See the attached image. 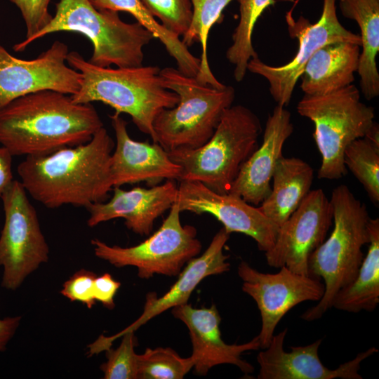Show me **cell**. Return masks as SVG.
<instances>
[{"label":"cell","instance_id":"obj_1","mask_svg":"<svg viewBox=\"0 0 379 379\" xmlns=\"http://www.w3.org/2000/svg\"><path fill=\"white\" fill-rule=\"evenodd\" d=\"M114 145L103 126L85 143L26 157L17 168L20 182L34 199L49 208L64 205L88 208L105 201L113 189Z\"/></svg>","mask_w":379,"mask_h":379},{"label":"cell","instance_id":"obj_2","mask_svg":"<svg viewBox=\"0 0 379 379\" xmlns=\"http://www.w3.org/2000/svg\"><path fill=\"white\" fill-rule=\"evenodd\" d=\"M103 127L91 103L44 90L21 96L0 109V145L13 156H41L90 140Z\"/></svg>","mask_w":379,"mask_h":379},{"label":"cell","instance_id":"obj_3","mask_svg":"<svg viewBox=\"0 0 379 379\" xmlns=\"http://www.w3.org/2000/svg\"><path fill=\"white\" fill-rule=\"evenodd\" d=\"M66 61L81 74L79 91L73 101L87 104L101 102L115 113L129 115L132 121L154 142L153 121L164 109L178 102V95L166 88L157 66L112 68L100 67L86 60L77 51L69 52Z\"/></svg>","mask_w":379,"mask_h":379},{"label":"cell","instance_id":"obj_4","mask_svg":"<svg viewBox=\"0 0 379 379\" xmlns=\"http://www.w3.org/2000/svg\"><path fill=\"white\" fill-rule=\"evenodd\" d=\"M333 228L331 235L310 255L309 275L324 281V293L314 306L301 314L307 321L320 319L330 308L338 292L356 277L370 241V217L366 205L350 188L335 187L330 199Z\"/></svg>","mask_w":379,"mask_h":379},{"label":"cell","instance_id":"obj_5","mask_svg":"<svg viewBox=\"0 0 379 379\" xmlns=\"http://www.w3.org/2000/svg\"><path fill=\"white\" fill-rule=\"evenodd\" d=\"M58 32L87 37L93 45L88 61L100 67L142 65L143 48L154 38L138 22H125L118 12L98 9L89 0H58L49 22L31 38L16 44L13 50L22 51L35 40Z\"/></svg>","mask_w":379,"mask_h":379},{"label":"cell","instance_id":"obj_6","mask_svg":"<svg viewBox=\"0 0 379 379\" xmlns=\"http://www.w3.org/2000/svg\"><path fill=\"white\" fill-rule=\"evenodd\" d=\"M159 74L164 86L178 95V102L156 116L154 142L168 152L204 145L213 135L225 110L232 106L234 88L204 84L173 67L160 69Z\"/></svg>","mask_w":379,"mask_h":379},{"label":"cell","instance_id":"obj_7","mask_svg":"<svg viewBox=\"0 0 379 379\" xmlns=\"http://www.w3.org/2000/svg\"><path fill=\"white\" fill-rule=\"evenodd\" d=\"M261 132L253 112L241 105H232L204 145L168 153L182 168L180 180L198 181L218 194H227L241 166L258 148Z\"/></svg>","mask_w":379,"mask_h":379},{"label":"cell","instance_id":"obj_8","mask_svg":"<svg viewBox=\"0 0 379 379\" xmlns=\"http://www.w3.org/2000/svg\"><path fill=\"white\" fill-rule=\"evenodd\" d=\"M297 112L314 125V138L321 155L318 178L343 177L345 149L369 131L374 123L373 107L361 101L359 89L352 84L326 95H304Z\"/></svg>","mask_w":379,"mask_h":379},{"label":"cell","instance_id":"obj_9","mask_svg":"<svg viewBox=\"0 0 379 379\" xmlns=\"http://www.w3.org/2000/svg\"><path fill=\"white\" fill-rule=\"evenodd\" d=\"M180 214L175 202L161 227L147 239L133 246H109L94 239L91 240L94 253L117 267H135L141 279H149L154 274L177 276L201 250L196 228L182 225Z\"/></svg>","mask_w":379,"mask_h":379},{"label":"cell","instance_id":"obj_10","mask_svg":"<svg viewBox=\"0 0 379 379\" xmlns=\"http://www.w3.org/2000/svg\"><path fill=\"white\" fill-rule=\"evenodd\" d=\"M1 199L5 215L0 236L1 286L14 291L48 261L49 248L37 213L20 181L14 180Z\"/></svg>","mask_w":379,"mask_h":379},{"label":"cell","instance_id":"obj_11","mask_svg":"<svg viewBox=\"0 0 379 379\" xmlns=\"http://www.w3.org/2000/svg\"><path fill=\"white\" fill-rule=\"evenodd\" d=\"M274 274L263 273L241 261L238 275L242 290L255 302L261 317L257 335L261 349L266 348L283 317L305 301H319L324 293L321 279L291 271L285 266Z\"/></svg>","mask_w":379,"mask_h":379},{"label":"cell","instance_id":"obj_12","mask_svg":"<svg viewBox=\"0 0 379 379\" xmlns=\"http://www.w3.org/2000/svg\"><path fill=\"white\" fill-rule=\"evenodd\" d=\"M68 53L65 43L55 41L37 58L23 60L0 45V109L21 96L39 91L77 93L81 74L67 64Z\"/></svg>","mask_w":379,"mask_h":379},{"label":"cell","instance_id":"obj_13","mask_svg":"<svg viewBox=\"0 0 379 379\" xmlns=\"http://www.w3.org/2000/svg\"><path fill=\"white\" fill-rule=\"evenodd\" d=\"M333 219V208L323 190H310L279 227L274 245L265 252L267 265L275 268L285 266L309 275V258L326 239Z\"/></svg>","mask_w":379,"mask_h":379},{"label":"cell","instance_id":"obj_14","mask_svg":"<svg viewBox=\"0 0 379 379\" xmlns=\"http://www.w3.org/2000/svg\"><path fill=\"white\" fill-rule=\"evenodd\" d=\"M175 203L180 213L213 215L227 233L239 232L253 239L260 251L266 252L274 244L279 227L239 196L218 194L198 181L180 180Z\"/></svg>","mask_w":379,"mask_h":379},{"label":"cell","instance_id":"obj_15","mask_svg":"<svg viewBox=\"0 0 379 379\" xmlns=\"http://www.w3.org/2000/svg\"><path fill=\"white\" fill-rule=\"evenodd\" d=\"M337 0H324L320 18L314 24H308L300 39L298 51L288 63L281 66L269 65L260 58L249 60L248 71L264 77L269 84V90L277 105L286 107L291 99L298 80L305 65L323 46L335 41H349L360 45L357 35L345 29L336 13Z\"/></svg>","mask_w":379,"mask_h":379},{"label":"cell","instance_id":"obj_16","mask_svg":"<svg viewBox=\"0 0 379 379\" xmlns=\"http://www.w3.org/2000/svg\"><path fill=\"white\" fill-rule=\"evenodd\" d=\"M224 227L213 237L207 249L199 257L190 260L178 274V280L161 297L155 293L146 296L144 310L140 317L118 333L106 337L100 335L89 345V354L93 355L111 347L112 343L126 332L133 331L152 318L177 306L188 303V300L198 284L206 277L222 274L230 270L229 256L224 253V247L230 238Z\"/></svg>","mask_w":379,"mask_h":379},{"label":"cell","instance_id":"obj_17","mask_svg":"<svg viewBox=\"0 0 379 379\" xmlns=\"http://www.w3.org/2000/svg\"><path fill=\"white\" fill-rule=\"evenodd\" d=\"M286 334L287 328H284L274 335L269 345L258 353V379H362L359 373L361 362L378 351L371 347L337 368L330 369L319 357L322 339L305 346L292 347L290 352H286L284 343Z\"/></svg>","mask_w":379,"mask_h":379},{"label":"cell","instance_id":"obj_18","mask_svg":"<svg viewBox=\"0 0 379 379\" xmlns=\"http://www.w3.org/2000/svg\"><path fill=\"white\" fill-rule=\"evenodd\" d=\"M173 315L187 327L192 344L195 372L205 375L218 365L232 364L248 374L254 367L241 358L243 353L260 349L257 336L251 341L237 345L227 344L221 337L220 316L215 305L208 308H194L187 303L172 308Z\"/></svg>","mask_w":379,"mask_h":379},{"label":"cell","instance_id":"obj_19","mask_svg":"<svg viewBox=\"0 0 379 379\" xmlns=\"http://www.w3.org/2000/svg\"><path fill=\"white\" fill-rule=\"evenodd\" d=\"M109 117L116 137L111 156L113 187L140 182L154 186L164 180H180L181 166L159 144L134 140L121 114L114 112Z\"/></svg>","mask_w":379,"mask_h":379},{"label":"cell","instance_id":"obj_20","mask_svg":"<svg viewBox=\"0 0 379 379\" xmlns=\"http://www.w3.org/2000/svg\"><path fill=\"white\" fill-rule=\"evenodd\" d=\"M108 201L92 204L88 208V226L93 227L115 218H123L126 227L140 236L149 235L154 221L175 202L178 185L175 180H166L150 188L140 187L124 190L113 187Z\"/></svg>","mask_w":379,"mask_h":379},{"label":"cell","instance_id":"obj_21","mask_svg":"<svg viewBox=\"0 0 379 379\" xmlns=\"http://www.w3.org/2000/svg\"><path fill=\"white\" fill-rule=\"evenodd\" d=\"M293 131L291 113L277 105L268 116L261 145L241 166L229 193L253 206L260 205L270 192L275 166Z\"/></svg>","mask_w":379,"mask_h":379},{"label":"cell","instance_id":"obj_22","mask_svg":"<svg viewBox=\"0 0 379 379\" xmlns=\"http://www.w3.org/2000/svg\"><path fill=\"white\" fill-rule=\"evenodd\" d=\"M360 48L353 42L335 41L317 51L300 77L305 95H326L352 84L359 67Z\"/></svg>","mask_w":379,"mask_h":379},{"label":"cell","instance_id":"obj_23","mask_svg":"<svg viewBox=\"0 0 379 379\" xmlns=\"http://www.w3.org/2000/svg\"><path fill=\"white\" fill-rule=\"evenodd\" d=\"M313 179L314 171L309 164L299 158L282 156L273 172L270 192L259 209L280 227L310 192Z\"/></svg>","mask_w":379,"mask_h":379},{"label":"cell","instance_id":"obj_24","mask_svg":"<svg viewBox=\"0 0 379 379\" xmlns=\"http://www.w3.org/2000/svg\"><path fill=\"white\" fill-rule=\"evenodd\" d=\"M343 16L354 20L360 29L361 48L357 73L365 98L379 95V72L376 56L379 52V0H340Z\"/></svg>","mask_w":379,"mask_h":379},{"label":"cell","instance_id":"obj_25","mask_svg":"<svg viewBox=\"0 0 379 379\" xmlns=\"http://www.w3.org/2000/svg\"><path fill=\"white\" fill-rule=\"evenodd\" d=\"M370 241L367 253L354 280L335 295L332 307L357 313L372 312L379 303V219L368 222Z\"/></svg>","mask_w":379,"mask_h":379},{"label":"cell","instance_id":"obj_26","mask_svg":"<svg viewBox=\"0 0 379 379\" xmlns=\"http://www.w3.org/2000/svg\"><path fill=\"white\" fill-rule=\"evenodd\" d=\"M96 8L125 11L132 15L142 27L149 31L164 46L176 61L178 69L189 76L196 77L200 59L193 55L178 36L166 29L149 12L140 0H89Z\"/></svg>","mask_w":379,"mask_h":379},{"label":"cell","instance_id":"obj_27","mask_svg":"<svg viewBox=\"0 0 379 379\" xmlns=\"http://www.w3.org/2000/svg\"><path fill=\"white\" fill-rule=\"evenodd\" d=\"M232 0H190L192 15L189 28L182 36V42L186 46L199 43L201 48L200 65L195 77L200 82L214 87L222 88L225 85L215 77L209 67L207 44L208 34L216 23L224 8Z\"/></svg>","mask_w":379,"mask_h":379},{"label":"cell","instance_id":"obj_28","mask_svg":"<svg viewBox=\"0 0 379 379\" xmlns=\"http://www.w3.org/2000/svg\"><path fill=\"white\" fill-rule=\"evenodd\" d=\"M239 4V21L232 34V44L226 52L227 60L234 66V78L241 81L246 76L249 60L258 58L252 36L255 25L274 0H237Z\"/></svg>","mask_w":379,"mask_h":379},{"label":"cell","instance_id":"obj_29","mask_svg":"<svg viewBox=\"0 0 379 379\" xmlns=\"http://www.w3.org/2000/svg\"><path fill=\"white\" fill-rule=\"evenodd\" d=\"M344 164L360 182L371 201L379 203V142L364 136L345 149Z\"/></svg>","mask_w":379,"mask_h":379},{"label":"cell","instance_id":"obj_30","mask_svg":"<svg viewBox=\"0 0 379 379\" xmlns=\"http://www.w3.org/2000/svg\"><path fill=\"white\" fill-rule=\"evenodd\" d=\"M193 366L191 357L182 358L170 347L147 348L138 354V379H182Z\"/></svg>","mask_w":379,"mask_h":379},{"label":"cell","instance_id":"obj_31","mask_svg":"<svg viewBox=\"0 0 379 379\" xmlns=\"http://www.w3.org/2000/svg\"><path fill=\"white\" fill-rule=\"evenodd\" d=\"M117 349L106 350L107 361L100 366L105 379H138V354L135 352L136 338L133 331L121 336ZM120 337V338H121Z\"/></svg>","mask_w":379,"mask_h":379},{"label":"cell","instance_id":"obj_32","mask_svg":"<svg viewBox=\"0 0 379 379\" xmlns=\"http://www.w3.org/2000/svg\"><path fill=\"white\" fill-rule=\"evenodd\" d=\"M152 15L177 36L187 31L192 15L190 0H140Z\"/></svg>","mask_w":379,"mask_h":379},{"label":"cell","instance_id":"obj_33","mask_svg":"<svg viewBox=\"0 0 379 379\" xmlns=\"http://www.w3.org/2000/svg\"><path fill=\"white\" fill-rule=\"evenodd\" d=\"M96 277L94 272L81 269L63 284L60 293L71 302L79 301L91 309L96 302L93 293Z\"/></svg>","mask_w":379,"mask_h":379},{"label":"cell","instance_id":"obj_34","mask_svg":"<svg viewBox=\"0 0 379 379\" xmlns=\"http://www.w3.org/2000/svg\"><path fill=\"white\" fill-rule=\"evenodd\" d=\"M20 10L26 27L28 39L43 29L51 20L48 11L51 0H9Z\"/></svg>","mask_w":379,"mask_h":379},{"label":"cell","instance_id":"obj_35","mask_svg":"<svg viewBox=\"0 0 379 379\" xmlns=\"http://www.w3.org/2000/svg\"><path fill=\"white\" fill-rule=\"evenodd\" d=\"M121 286L109 273L96 277L93 285L94 298L105 307L112 310L114 307V298Z\"/></svg>","mask_w":379,"mask_h":379},{"label":"cell","instance_id":"obj_36","mask_svg":"<svg viewBox=\"0 0 379 379\" xmlns=\"http://www.w3.org/2000/svg\"><path fill=\"white\" fill-rule=\"evenodd\" d=\"M12 157L11 152L0 146V198L13 182Z\"/></svg>","mask_w":379,"mask_h":379},{"label":"cell","instance_id":"obj_37","mask_svg":"<svg viewBox=\"0 0 379 379\" xmlns=\"http://www.w3.org/2000/svg\"><path fill=\"white\" fill-rule=\"evenodd\" d=\"M20 320V316L0 319V352L6 350L7 344L18 328Z\"/></svg>","mask_w":379,"mask_h":379}]
</instances>
